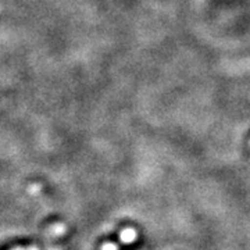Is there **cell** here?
Listing matches in <instances>:
<instances>
[{"label":"cell","mask_w":250,"mask_h":250,"mask_svg":"<svg viewBox=\"0 0 250 250\" xmlns=\"http://www.w3.org/2000/svg\"><path fill=\"white\" fill-rule=\"evenodd\" d=\"M102 250H118L116 243H111V242H107L102 246Z\"/></svg>","instance_id":"3"},{"label":"cell","mask_w":250,"mask_h":250,"mask_svg":"<svg viewBox=\"0 0 250 250\" xmlns=\"http://www.w3.org/2000/svg\"><path fill=\"white\" fill-rule=\"evenodd\" d=\"M64 231H65V228H64L62 224H57V225H54L53 227V232L56 233V235H62V233H64Z\"/></svg>","instance_id":"2"},{"label":"cell","mask_w":250,"mask_h":250,"mask_svg":"<svg viewBox=\"0 0 250 250\" xmlns=\"http://www.w3.org/2000/svg\"><path fill=\"white\" fill-rule=\"evenodd\" d=\"M39 190H41V187H39V185H36V187H31V188H29V192H31V193H34V195H35V193H38Z\"/></svg>","instance_id":"4"},{"label":"cell","mask_w":250,"mask_h":250,"mask_svg":"<svg viewBox=\"0 0 250 250\" xmlns=\"http://www.w3.org/2000/svg\"><path fill=\"white\" fill-rule=\"evenodd\" d=\"M14 250H22V249H14Z\"/></svg>","instance_id":"6"},{"label":"cell","mask_w":250,"mask_h":250,"mask_svg":"<svg viewBox=\"0 0 250 250\" xmlns=\"http://www.w3.org/2000/svg\"><path fill=\"white\" fill-rule=\"evenodd\" d=\"M136 236H138V233H136L135 229L125 228L124 231H121V233H120V241L125 243V245H131V243H134L136 241Z\"/></svg>","instance_id":"1"},{"label":"cell","mask_w":250,"mask_h":250,"mask_svg":"<svg viewBox=\"0 0 250 250\" xmlns=\"http://www.w3.org/2000/svg\"><path fill=\"white\" fill-rule=\"evenodd\" d=\"M28 250H38V249H36V248H29Z\"/></svg>","instance_id":"5"}]
</instances>
